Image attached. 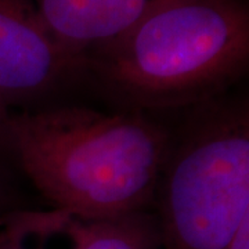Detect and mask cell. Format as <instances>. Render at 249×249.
<instances>
[{"mask_svg": "<svg viewBox=\"0 0 249 249\" xmlns=\"http://www.w3.org/2000/svg\"><path fill=\"white\" fill-rule=\"evenodd\" d=\"M163 249H224L249 219V103L224 94L172 129L154 208Z\"/></svg>", "mask_w": 249, "mask_h": 249, "instance_id": "3957f363", "label": "cell"}, {"mask_svg": "<svg viewBox=\"0 0 249 249\" xmlns=\"http://www.w3.org/2000/svg\"><path fill=\"white\" fill-rule=\"evenodd\" d=\"M14 209H18L17 198L14 196V190L10 186L9 178H6L0 163V219Z\"/></svg>", "mask_w": 249, "mask_h": 249, "instance_id": "ba28073f", "label": "cell"}, {"mask_svg": "<svg viewBox=\"0 0 249 249\" xmlns=\"http://www.w3.org/2000/svg\"><path fill=\"white\" fill-rule=\"evenodd\" d=\"M172 129L148 112L85 106L10 111L7 155L55 211L83 219L154 206Z\"/></svg>", "mask_w": 249, "mask_h": 249, "instance_id": "6da1fadb", "label": "cell"}, {"mask_svg": "<svg viewBox=\"0 0 249 249\" xmlns=\"http://www.w3.org/2000/svg\"><path fill=\"white\" fill-rule=\"evenodd\" d=\"M10 111L11 109L0 100V163H1V158L4 155H7V148H6V126H7Z\"/></svg>", "mask_w": 249, "mask_h": 249, "instance_id": "30bf717a", "label": "cell"}, {"mask_svg": "<svg viewBox=\"0 0 249 249\" xmlns=\"http://www.w3.org/2000/svg\"><path fill=\"white\" fill-rule=\"evenodd\" d=\"M249 68L245 0H155L124 37L88 58L122 109H188L229 94Z\"/></svg>", "mask_w": 249, "mask_h": 249, "instance_id": "7a4b0ae2", "label": "cell"}, {"mask_svg": "<svg viewBox=\"0 0 249 249\" xmlns=\"http://www.w3.org/2000/svg\"><path fill=\"white\" fill-rule=\"evenodd\" d=\"M53 212L55 230L70 249H163L158 217L150 209L98 219Z\"/></svg>", "mask_w": 249, "mask_h": 249, "instance_id": "8992f818", "label": "cell"}, {"mask_svg": "<svg viewBox=\"0 0 249 249\" xmlns=\"http://www.w3.org/2000/svg\"><path fill=\"white\" fill-rule=\"evenodd\" d=\"M224 249H249V219L241 224L238 231Z\"/></svg>", "mask_w": 249, "mask_h": 249, "instance_id": "9c48e42d", "label": "cell"}, {"mask_svg": "<svg viewBox=\"0 0 249 249\" xmlns=\"http://www.w3.org/2000/svg\"><path fill=\"white\" fill-rule=\"evenodd\" d=\"M88 78V60L67 53L31 0H0V100L13 109Z\"/></svg>", "mask_w": 249, "mask_h": 249, "instance_id": "277c9868", "label": "cell"}, {"mask_svg": "<svg viewBox=\"0 0 249 249\" xmlns=\"http://www.w3.org/2000/svg\"><path fill=\"white\" fill-rule=\"evenodd\" d=\"M36 247L31 245V211L14 209L0 219V249H45L37 226V212L35 211Z\"/></svg>", "mask_w": 249, "mask_h": 249, "instance_id": "52a82bcc", "label": "cell"}, {"mask_svg": "<svg viewBox=\"0 0 249 249\" xmlns=\"http://www.w3.org/2000/svg\"><path fill=\"white\" fill-rule=\"evenodd\" d=\"M46 31L83 60L124 37L155 0H31Z\"/></svg>", "mask_w": 249, "mask_h": 249, "instance_id": "5b68a950", "label": "cell"}]
</instances>
